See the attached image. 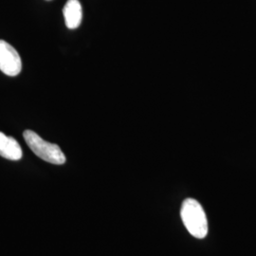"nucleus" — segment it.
<instances>
[{
	"instance_id": "39448f33",
	"label": "nucleus",
	"mask_w": 256,
	"mask_h": 256,
	"mask_svg": "<svg viewBox=\"0 0 256 256\" xmlns=\"http://www.w3.org/2000/svg\"><path fill=\"white\" fill-rule=\"evenodd\" d=\"M66 27L74 30L80 26L82 18V6L78 0H68L63 9Z\"/></svg>"
},
{
	"instance_id": "f03ea898",
	"label": "nucleus",
	"mask_w": 256,
	"mask_h": 256,
	"mask_svg": "<svg viewBox=\"0 0 256 256\" xmlns=\"http://www.w3.org/2000/svg\"><path fill=\"white\" fill-rule=\"evenodd\" d=\"M23 137L28 146L43 160L56 165L64 164L66 162L64 154L57 144L48 142L32 130H26L23 133Z\"/></svg>"
},
{
	"instance_id": "7ed1b4c3",
	"label": "nucleus",
	"mask_w": 256,
	"mask_h": 256,
	"mask_svg": "<svg viewBox=\"0 0 256 256\" xmlns=\"http://www.w3.org/2000/svg\"><path fill=\"white\" fill-rule=\"evenodd\" d=\"M22 62L18 50L8 42L0 40V70L14 77L20 74Z\"/></svg>"
},
{
	"instance_id": "f257e3e1",
	"label": "nucleus",
	"mask_w": 256,
	"mask_h": 256,
	"mask_svg": "<svg viewBox=\"0 0 256 256\" xmlns=\"http://www.w3.org/2000/svg\"><path fill=\"white\" fill-rule=\"evenodd\" d=\"M182 220L194 238H205L208 234V221L200 203L194 198H187L182 203Z\"/></svg>"
},
{
	"instance_id": "20e7f679",
	"label": "nucleus",
	"mask_w": 256,
	"mask_h": 256,
	"mask_svg": "<svg viewBox=\"0 0 256 256\" xmlns=\"http://www.w3.org/2000/svg\"><path fill=\"white\" fill-rule=\"evenodd\" d=\"M23 155L18 140L0 132V156L10 160H19Z\"/></svg>"
}]
</instances>
